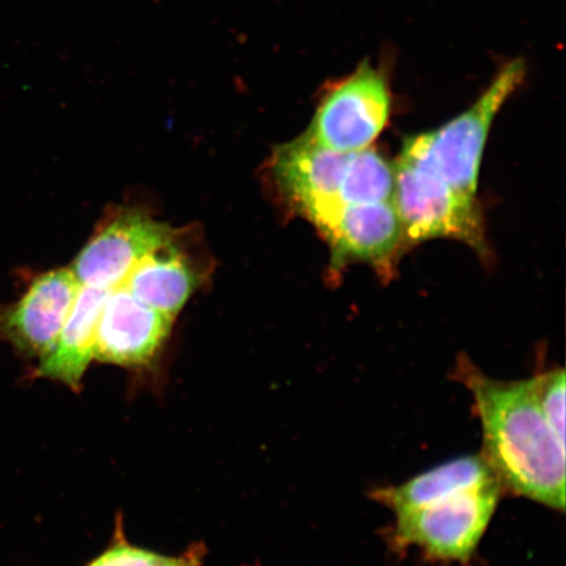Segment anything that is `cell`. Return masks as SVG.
Instances as JSON below:
<instances>
[{
  "label": "cell",
  "mask_w": 566,
  "mask_h": 566,
  "mask_svg": "<svg viewBox=\"0 0 566 566\" xmlns=\"http://www.w3.org/2000/svg\"><path fill=\"white\" fill-rule=\"evenodd\" d=\"M504 491L497 481L395 514L389 544L398 552L419 548L429 560L470 566Z\"/></svg>",
  "instance_id": "3957f363"
},
{
  "label": "cell",
  "mask_w": 566,
  "mask_h": 566,
  "mask_svg": "<svg viewBox=\"0 0 566 566\" xmlns=\"http://www.w3.org/2000/svg\"><path fill=\"white\" fill-rule=\"evenodd\" d=\"M497 481L500 479L483 455H465L451 459L400 485L378 488L370 495L394 514H400Z\"/></svg>",
  "instance_id": "7c38bea8"
},
{
  "label": "cell",
  "mask_w": 566,
  "mask_h": 566,
  "mask_svg": "<svg viewBox=\"0 0 566 566\" xmlns=\"http://www.w3.org/2000/svg\"><path fill=\"white\" fill-rule=\"evenodd\" d=\"M174 317L148 307L122 286L109 290L98 317L95 359L98 363L147 369L171 335Z\"/></svg>",
  "instance_id": "9c48e42d"
},
{
  "label": "cell",
  "mask_w": 566,
  "mask_h": 566,
  "mask_svg": "<svg viewBox=\"0 0 566 566\" xmlns=\"http://www.w3.org/2000/svg\"><path fill=\"white\" fill-rule=\"evenodd\" d=\"M174 558L130 543L125 535L123 516L118 515L108 547L84 566H169Z\"/></svg>",
  "instance_id": "9a60e30c"
},
{
  "label": "cell",
  "mask_w": 566,
  "mask_h": 566,
  "mask_svg": "<svg viewBox=\"0 0 566 566\" xmlns=\"http://www.w3.org/2000/svg\"><path fill=\"white\" fill-rule=\"evenodd\" d=\"M394 192L391 163L371 147L352 154L342 192L343 205L392 202Z\"/></svg>",
  "instance_id": "5bb4252c"
},
{
  "label": "cell",
  "mask_w": 566,
  "mask_h": 566,
  "mask_svg": "<svg viewBox=\"0 0 566 566\" xmlns=\"http://www.w3.org/2000/svg\"><path fill=\"white\" fill-rule=\"evenodd\" d=\"M175 242V230L138 210H119L97 229L71 271L81 286L122 287L148 254Z\"/></svg>",
  "instance_id": "8992f818"
},
{
  "label": "cell",
  "mask_w": 566,
  "mask_h": 566,
  "mask_svg": "<svg viewBox=\"0 0 566 566\" xmlns=\"http://www.w3.org/2000/svg\"><path fill=\"white\" fill-rule=\"evenodd\" d=\"M80 289L71 268L40 274L18 302L0 307V339L21 357L44 356L59 337Z\"/></svg>",
  "instance_id": "ba28073f"
},
{
  "label": "cell",
  "mask_w": 566,
  "mask_h": 566,
  "mask_svg": "<svg viewBox=\"0 0 566 566\" xmlns=\"http://www.w3.org/2000/svg\"><path fill=\"white\" fill-rule=\"evenodd\" d=\"M455 379L469 389L483 429V455L505 491L554 511L565 509L566 446L541 412L533 380L488 377L460 357Z\"/></svg>",
  "instance_id": "6da1fadb"
},
{
  "label": "cell",
  "mask_w": 566,
  "mask_h": 566,
  "mask_svg": "<svg viewBox=\"0 0 566 566\" xmlns=\"http://www.w3.org/2000/svg\"><path fill=\"white\" fill-rule=\"evenodd\" d=\"M106 294L104 290L81 286L59 337L39 358L33 378L59 381L80 391L84 375L95 359L97 323Z\"/></svg>",
  "instance_id": "8fae6325"
},
{
  "label": "cell",
  "mask_w": 566,
  "mask_h": 566,
  "mask_svg": "<svg viewBox=\"0 0 566 566\" xmlns=\"http://www.w3.org/2000/svg\"><path fill=\"white\" fill-rule=\"evenodd\" d=\"M537 406L544 419L565 444V370L554 369L531 378Z\"/></svg>",
  "instance_id": "2e32d148"
},
{
  "label": "cell",
  "mask_w": 566,
  "mask_h": 566,
  "mask_svg": "<svg viewBox=\"0 0 566 566\" xmlns=\"http://www.w3.org/2000/svg\"><path fill=\"white\" fill-rule=\"evenodd\" d=\"M394 205L405 239H454L488 254L483 217L478 200L460 196L431 167L421 134L409 137L394 165Z\"/></svg>",
  "instance_id": "7a4b0ae2"
},
{
  "label": "cell",
  "mask_w": 566,
  "mask_h": 566,
  "mask_svg": "<svg viewBox=\"0 0 566 566\" xmlns=\"http://www.w3.org/2000/svg\"><path fill=\"white\" fill-rule=\"evenodd\" d=\"M352 154L318 145L306 132L279 147L273 155L272 174L282 200L313 224L343 207Z\"/></svg>",
  "instance_id": "52a82bcc"
},
{
  "label": "cell",
  "mask_w": 566,
  "mask_h": 566,
  "mask_svg": "<svg viewBox=\"0 0 566 566\" xmlns=\"http://www.w3.org/2000/svg\"><path fill=\"white\" fill-rule=\"evenodd\" d=\"M174 244L148 254L123 286L148 307L175 318L200 285V274Z\"/></svg>",
  "instance_id": "4fadbf2b"
},
{
  "label": "cell",
  "mask_w": 566,
  "mask_h": 566,
  "mask_svg": "<svg viewBox=\"0 0 566 566\" xmlns=\"http://www.w3.org/2000/svg\"><path fill=\"white\" fill-rule=\"evenodd\" d=\"M526 76L525 60L505 62L470 108L438 129L421 134L431 167L460 196L478 200L481 160L494 118Z\"/></svg>",
  "instance_id": "277c9868"
},
{
  "label": "cell",
  "mask_w": 566,
  "mask_h": 566,
  "mask_svg": "<svg viewBox=\"0 0 566 566\" xmlns=\"http://www.w3.org/2000/svg\"><path fill=\"white\" fill-rule=\"evenodd\" d=\"M391 112L388 65L375 66L365 59L349 75L325 87L306 133L331 150L358 153L371 147Z\"/></svg>",
  "instance_id": "5b68a950"
},
{
  "label": "cell",
  "mask_w": 566,
  "mask_h": 566,
  "mask_svg": "<svg viewBox=\"0 0 566 566\" xmlns=\"http://www.w3.org/2000/svg\"><path fill=\"white\" fill-rule=\"evenodd\" d=\"M205 555H207V549L203 544H193L181 555L175 556L169 566H202Z\"/></svg>",
  "instance_id": "e0dca14e"
},
{
  "label": "cell",
  "mask_w": 566,
  "mask_h": 566,
  "mask_svg": "<svg viewBox=\"0 0 566 566\" xmlns=\"http://www.w3.org/2000/svg\"><path fill=\"white\" fill-rule=\"evenodd\" d=\"M314 226L328 243L335 268L349 261L386 265L406 240L394 201L343 205Z\"/></svg>",
  "instance_id": "30bf717a"
}]
</instances>
